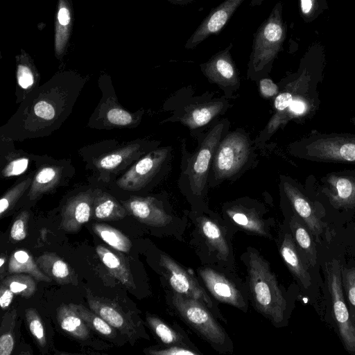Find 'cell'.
Returning a JSON list of instances; mask_svg holds the SVG:
<instances>
[{"label": "cell", "instance_id": "cell-1", "mask_svg": "<svg viewBox=\"0 0 355 355\" xmlns=\"http://www.w3.org/2000/svg\"><path fill=\"white\" fill-rule=\"evenodd\" d=\"M83 86L78 80L54 77L34 89L1 128V138L23 141L50 135L71 112Z\"/></svg>", "mask_w": 355, "mask_h": 355}, {"label": "cell", "instance_id": "cell-2", "mask_svg": "<svg viewBox=\"0 0 355 355\" xmlns=\"http://www.w3.org/2000/svg\"><path fill=\"white\" fill-rule=\"evenodd\" d=\"M248 271L249 290L257 310L274 324L282 322L286 301L268 263L259 253L250 250Z\"/></svg>", "mask_w": 355, "mask_h": 355}, {"label": "cell", "instance_id": "cell-3", "mask_svg": "<svg viewBox=\"0 0 355 355\" xmlns=\"http://www.w3.org/2000/svg\"><path fill=\"white\" fill-rule=\"evenodd\" d=\"M281 8V4H277L256 33L250 57L254 71L262 70L274 60L285 40L286 28L282 19Z\"/></svg>", "mask_w": 355, "mask_h": 355}, {"label": "cell", "instance_id": "cell-4", "mask_svg": "<svg viewBox=\"0 0 355 355\" xmlns=\"http://www.w3.org/2000/svg\"><path fill=\"white\" fill-rule=\"evenodd\" d=\"M172 304L182 318L211 344L225 343V331L200 302L175 292L172 295Z\"/></svg>", "mask_w": 355, "mask_h": 355}, {"label": "cell", "instance_id": "cell-5", "mask_svg": "<svg viewBox=\"0 0 355 355\" xmlns=\"http://www.w3.org/2000/svg\"><path fill=\"white\" fill-rule=\"evenodd\" d=\"M327 280L333 312L340 336L348 352L355 354V322L345 304L341 277V268L330 266L327 269Z\"/></svg>", "mask_w": 355, "mask_h": 355}, {"label": "cell", "instance_id": "cell-6", "mask_svg": "<svg viewBox=\"0 0 355 355\" xmlns=\"http://www.w3.org/2000/svg\"><path fill=\"white\" fill-rule=\"evenodd\" d=\"M214 171L218 178L230 177L245 163L249 155L247 138L239 132L227 135L216 150Z\"/></svg>", "mask_w": 355, "mask_h": 355}, {"label": "cell", "instance_id": "cell-7", "mask_svg": "<svg viewBox=\"0 0 355 355\" xmlns=\"http://www.w3.org/2000/svg\"><path fill=\"white\" fill-rule=\"evenodd\" d=\"M160 264L165 270L169 284L175 293L196 300L207 308L214 309L211 298L198 281L173 259L162 254Z\"/></svg>", "mask_w": 355, "mask_h": 355}, {"label": "cell", "instance_id": "cell-8", "mask_svg": "<svg viewBox=\"0 0 355 355\" xmlns=\"http://www.w3.org/2000/svg\"><path fill=\"white\" fill-rule=\"evenodd\" d=\"M168 150H153L136 162L116 182L117 185L126 191L140 190L157 173L165 161Z\"/></svg>", "mask_w": 355, "mask_h": 355}, {"label": "cell", "instance_id": "cell-9", "mask_svg": "<svg viewBox=\"0 0 355 355\" xmlns=\"http://www.w3.org/2000/svg\"><path fill=\"white\" fill-rule=\"evenodd\" d=\"M224 124H217L206 136L190 168L189 182L193 193L200 195L206 183L211 159L216 152Z\"/></svg>", "mask_w": 355, "mask_h": 355}, {"label": "cell", "instance_id": "cell-10", "mask_svg": "<svg viewBox=\"0 0 355 355\" xmlns=\"http://www.w3.org/2000/svg\"><path fill=\"white\" fill-rule=\"evenodd\" d=\"M199 275L216 299L242 310L246 309V301L242 293L230 278L209 267L200 268Z\"/></svg>", "mask_w": 355, "mask_h": 355}, {"label": "cell", "instance_id": "cell-11", "mask_svg": "<svg viewBox=\"0 0 355 355\" xmlns=\"http://www.w3.org/2000/svg\"><path fill=\"white\" fill-rule=\"evenodd\" d=\"M307 154L312 158L355 162V139L345 137H323L306 146Z\"/></svg>", "mask_w": 355, "mask_h": 355}, {"label": "cell", "instance_id": "cell-12", "mask_svg": "<svg viewBox=\"0 0 355 355\" xmlns=\"http://www.w3.org/2000/svg\"><path fill=\"white\" fill-rule=\"evenodd\" d=\"M87 300L92 311L110 326L133 340L137 333L135 326L130 318L117 304L107 299L94 295L89 289L87 290Z\"/></svg>", "mask_w": 355, "mask_h": 355}, {"label": "cell", "instance_id": "cell-13", "mask_svg": "<svg viewBox=\"0 0 355 355\" xmlns=\"http://www.w3.org/2000/svg\"><path fill=\"white\" fill-rule=\"evenodd\" d=\"M93 199L92 190L70 198L62 208L60 227L67 232H78L92 216Z\"/></svg>", "mask_w": 355, "mask_h": 355}, {"label": "cell", "instance_id": "cell-14", "mask_svg": "<svg viewBox=\"0 0 355 355\" xmlns=\"http://www.w3.org/2000/svg\"><path fill=\"white\" fill-rule=\"evenodd\" d=\"M244 0H226L203 20L185 44L193 49L209 36L219 32Z\"/></svg>", "mask_w": 355, "mask_h": 355}, {"label": "cell", "instance_id": "cell-15", "mask_svg": "<svg viewBox=\"0 0 355 355\" xmlns=\"http://www.w3.org/2000/svg\"><path fill=\"white\" fill-rule=\"evenodd\" d=\"M122 203L128 213L146 225L163 227L171 220V217L154 198L132 196Z\"/></svg>", "mask_w": 355, "mask_h": 355}, {"label": "cell", "instance_id": "cell-16", "mask_svg": "<svg viewBox=\"0 0 355 355\" xmlns=\"http://www.w3.org/2000/svg\"><path fill=\"white\" fill-rule=\"evenodd\" d=\"M202 70L210 80L220 85L232 86L238 83L236 68L228 49L213 56L202 66Z\"/></svg>", "mask_w": 355, "mask_h": 355}, {"label": "cell", "instance_id": "cell-17", "mask_svg": "<svg viewBox=\"0 0 355 355\" xmlns=\"http://www.w3.org/2000/svg\"><path fill=\"white\" fill-rule=\"evenodd\" d=\"M35 261L40 270L58 284H78L74 270L55 253L45 252L37 257Z\"/></svg>", "mask_w": 355, "mask_h": 355}, {"label": "cell", "instance_id": "cell-18", "mask_svg": "<svg viewBox=\"0 0 355 355\" xmlns=\"http://www.w3.org/2000/svg\"><path fill=\"white\" fill-rule=\"evenodd\" d=\"M284 192L298 216L315 236L322 233V225L304 195L288 182L284 183Z\"/></svg>", "mask_w": 355, "mask_h": 355}, {"label": "cell", "instance_id": "cell-19", "mask_svg": "<svg viewBox=\"0 0 355 355\" xmlns=\"http://www.w3.org/2000/svg\"><path fill=\"white\" fill-rule=\"evenodd\" d=\"M279 252L290 271L304 288H308L311 285V278L303 263L291 234H284L280 244Z\"/></svg>", "mask_w": 355, "mask_h": 355}, {"label": "cell", "instance_id": "cell-20", "mask_svg": "<svg viewBox=\"0 0 355 355\" xmlns=\"http://www.w3.org/2000/svg\"><path fill=\"white\" fill-rule=\"evenodd\" d=\"M63 175V168L52 164L43 166L34 175L29 188L28 197L35 200L55 189Z\"/></svg>", "mask_w": 355, "mask_h": 355}, {"label": "cell", "instance_id": "cell-21", "mask_svg": "<svg viewBox=\"0 0 355 355\" xmlns=\"http://www.w3.org/2000/svg\"><path fill=\"white\" fill-rule=\"evenodd\" d=\"M125 208L113 196L101 190L94 191L92 218L101 220H116L126 216Z\"/></svg>", "mask_w": 355, "mask_h": 355}, {"label": "cell", "instance_id": "cell-22", "mask_svg": "<svg viewBox=\"0 0 355 355\" xmlns=\"http://www.w3.org/2000/svg\"><path fill=\"white\" fill-rule=\"evenodd\" d=\"M96 252L114 277L130 289L136 288L130 268L122 257L100 245L96 246Z\"/></svg>", "mask_w": 355, "mask_h": 355}, {"label": "cell", "instance_id": "cell-23", "mask_svg": "<svg viewBox=\"0 0 355 355\" xmlns=\"http://www.w3.org/2000/svg\"><path fill=\"white\" fill-rule=\"evenodd\" d=\"M331 203L336 207H355V180L347 176L334 175L329 178Z\"/></svg>", "mask_w": 355, "mask_h": 355}, {"label": "cell", "instance_id": "cell-24", "mask_svg": "<svg viewBox=\"0 0 355 355\" xmlns=\"http://www.w3.org/2000/svg\"><path fill=\"white\" fill-rule=\"evenodd\" d=\"M57 320L60 328L78 340L89 337L90 328L69 304H62L57 309Z\"/></svg>", "mask_w": 355, "mask_h": 355}, {"label": "cell", "instance_id": "cell-25", "mask_svg": "<svg viewBox=\"0 0 355 355\" xmlns=\"http://www.w3.org/2000/svg\"><path fill=\"white\" fill-rule=\"evenodd\" d=\"M8 271L10 274L26 273L37 281L51 282L52 279L39 268L31 254L24 250L15 251L10 257Z\"/></svg>", "mask_w": 355, "mask_h": 355}, {"label": "cell", "instance_id": "cell-26", "mask_svg": "<svg viewBox=\"0 0 355 355\" xmlns=\"http://www.w3.org/2000/svg\"><path fill=\"white\" fill-rule=\"evenodd\" d=\"M222 102L202 104L189 110L182 118V122L190 128L206 125L223 110Z\"/></svg>", "mask_w": 355, "mask_h": 355}, {"label": "cell", "instance_id": "cell-27", "mask_svg": "<svg viewBox=\"0 0 355 355\" xmlns=\"http://www.w3.org/2000/svg\"><path fill=\"white\" fill-rule=\"evenodd\" d=\"M100 114L105 125L116 127L133 125L138 119V116L128 112L112 100H108L102 105Z\"/></svg>", "mask_w": 355, "mask_h": 355}, {"label": "cell", "instance_id": "cell-28", "mask_svg": "<svg viewBox=\"0 0 355 355\" xmlns=\"http://www.w3.org/2000/svg\"><path fill=\"white\" fill-rule=\"evenodd\" d=\"M227 214L238 226L247 231L261 235L266 234L263 221L252 210L234 207L227 210Z\"/></svg>", "mask_w": 355, "mask_h": 355}, {"label": "cell", "instance_id": "cell-29", "mask_svg": "<svg viewBox=\"0 0 355 355\" xmlns=\"http://www.w3.org/2000/svg\"><path fill=\"white\" fill-rule=\"evenodd\" d=\"M92 230L103 241L114 250L122 252H130L132 243L123 233L112 226L105 223H94Z\"/></svg>", "mask_w": 355, "mask_h": 355}, {"label": "cell", "instance_id": "cell-30", "mask_svg": "<svg viewBox=\"0 0 355 355\" xmlns=\"http://www.w3.org/2000/svg\"><path fill=\"white\" fill-rule=\"evenodd\" d=\"M139 148V144H130L103 155L98 159L96 166L99 169L105 171H113L128 160L132 159L138 153Z\"/></svg>", "mask_w": 355, "mask_h": 355}, {"label": "cell", "instance_id": "cell-31", "mask_svg": "<svg viewBox=\"0 0 355 355\" xmlns=\"http://www.w3.org/2000/svg\"><path fill=\"white\" fill-rule=\"evenodd\" d=\"M290 226L301 251L305 254L309 264L315 266L317 263V251L307 230L295 217L291 220Z\"/></svg>", "mask_w": 355, "mask_h": 355}, {"label": "cell", "instance_id": "cell-32", "mask_svg": "<svg viewBox=\"0 0 355 355\" xmlns=\"http://www.w3.org/2000/svg\"><path fill=\"white\" fill-rule=\"evenodd\" d=\"M202 234L209 244L223 257L230 254V249L220 227L211 220L203 218L200 221Z\"/></svg>", "mask_w": 355, "mask_h": 355}, {"label": "cell", "instance_id": "cell-33", "mask_svg": "<svg viewBox=\"0 0 355 355\" xmlns=\"http://www.w3.org/2000/svg\"><path fill=\"white\" fill-rule=\"evenodd\" d=\"M17 320L15 309L7 311L3 316L0 329V355H10L15 345L14 329Z\"/></svg>", "mask_w": 355, "mask_h": 355}, {"label": "cell", "instance_id": "cell-34", "mask_svg": "<svg viewBox=\"0 0 355 355\" xmlns=\"http://www.w3.org/2000/svg\"><path fill=\"white\" fill-rule=\"evenodd\" d=\"M1 284L8 286L15 295L29 298L37 289L35 278L30 275L16 273L1 280Z\"/></svg>", "mask_w": 355, "mask_h": 355}, {"label": "cell", "instance_id": "cell-35", "mask_svg": "<svg viewBox=\"0 0 355 355\" xmlns=\"http://www.w3.org/2000/svg\"><path fill=\"white\" fill-rule=\"evenodd\" d=\"M69 305L90 329L106 337L114 336V331L112 327L98 314L81 304H69Z\"/></svg>", "mask_w": 355, "mask_h": 355}, {"label": "cell", "instance_id": "cell-36", "mask_svg": "<svg viewBox=\"0 0 355 355\" xmlns=\"http://www.w3.org/2000/svg\"><path fill=\"white\" fill-rule=\"evenodd\" d=\"M17 84L19 97L17 102L24 101L34 89L38 82V76L35 75L33 69L27 64L21 63L17 65Z\"/></svg>", "mask_w": 355, "mask_h": 355}, {"label": "cell", "instance_id": "cell-37", "mask_svg": "<svg viewBox=\"0 0 355 355\" xmlns=\"http://www.w3.org/2000/svg\"><path fill=\"white\" fill-rule=\"evenodd\" d=\"M32 180L31 176L27 177L26 179L14 185L2 196L0 200L1 218L14 207L25 191L30 188Z\"/></svg>", "mask_w": 355, "mask_h": 355}, {"label": "cell", "instance_id": "cell-38", "mask_svg": "<svg viewBox=\"0 0 355 355\" xmlns=\"http://www.w3.org/2000/svg\"><path fill=\"white\" fill-rule=\"evenodd\" d=\"M30 159L21 153H12L6 156V162L1 166V176L10 178L24 173L28 167Z\"/></svg>", "mask_w": 355, "mask_h": 355}, {"label": "cell", "instance_id": "cell-39", "mask_svg": "<svg viewBox=\"0 0 355 355\" xmlns=\"http://www.w3.org/2000/svg\"><path fill=\"white\" fill-rule=\"evenodd\" d=\"M25 318L31 335L40 347H44L46 345L44 327L37 310L34 308L26 309Z\"/></svg>", "mask_w": 355, "mask_h": 355}, {"label": "cell", "instance_id": "cell-40", "mask_svg": "<svg viewBox=\"0 0 355 355\" xmlns=\"http://www.w3.org/2000/svg\"><path fill=\"white\" fill-rule=\"evenodd\" d=\"M146 319L151 329L164 343L175 344L182 340L180 335L159 318L148 315Z\"/></svg>", "mask_w": 355, "mask_h": 355}, {"label": "cell", "instance_id": "cell-41", "mask_svg": "<svg viewBox=\"0 0 355 355\" xmlns=\"http://www.w3.org/2000/svg\"><path fill=\"white\" fill-rule=\"evenodd\" d=\"M30 214L25 210L19 213L15 219L10 231V237L14 241H20L27 236Z\"/></svg>", "mask_w": 355, "mask_h": 355}, {"label": "cell", "instance_id": "cell-42", "mask_svg": "<svg viewBox=\"0 0 355 355\" xmlns=\"http://www.w3.org/2000/svg\"><path fill=\"white\" fill-rule=\"evenodd\" d=\"M341 277L352 309L353 317L355 318V267L341 268Z\"/></svg>", "mask_w": 355, "mask_h": 355}, {"label": "cell", "instance_id": "cell-43", "mask_svg": "<svg viewBox=\"0 0 355 355\" xmlns=\"http://www.w3.org/2000/svg\"><path fill=\"white\" fill-rule=\"evenodd\" d=\"M320 0H300V9L303 17L310 19L316 15Z\"/></svg>", "mask_w": 355, "mask_h": 355}, {"label": "cell", "instance_id": "cell-44", "mask_svg": "<svg viewBox=\"0 0 355 355\" xmlns=\"http://www.w3.org/2000/svg\"><path fill=\"white\" fill-rule=\"evenodd\" d=\"M148 354L153 355H196L198 353L179 346H172L159 350H150Z\"/></svg>", "mask_w": 355, "mask_h": 355}, {"label": "cell", "instance_id": "cell-45", "mask_svg": "<svg viewBox=\"0 0 355 355\" xmlns=\"http://www.w3.org/2000/svg\"><path fill=\"white\" fill-rule=\"evenodd\" d=\"M293 101V95L288 92L280 93L275 99L274 105L278 113L287 109Z\"/></svg>", "mask_w": 355, "mask_h": 355}, {"label": "cell", "instance_id": "cell-46", "mask_svg": "<svg viewBox=\"0 0 355 355\" xmlns=\"http://www.w3.org/2000/svg\"><path fill=\"white\" fill-rule=\"evenodd\" d=\"M259 89L263 96L268 98L277 94L278 87L269 78L261 79L259 82Z\"/></svg>", "mask_w": 355, "mask_h": 355}, {"label": "cell", "instance_id": "cell-47", "mask_svg": "<svg viewBox=\"0 0 355 355\" xmlns=\"http://www.w3.org/2000/svg\"><path fill=\"white\" fill-rule=\"evenodd\" d=\"M14 293L6 285L1 284L0 306L2 309H6L12 303Z\"/></svg>", "mask_w": 355, "mask_h": 355}, {"label": "cell", "instance_id": "cell-48", "mask_svg": "<svg viewBox=\"0 0 355 355\" xmlns=\"http://www.w3.org/2000/svg\"><path fill=\"white\" fill-rule=\"evenodd\" d=\"M70 13L67 8L60 6L58 12V20L60 25L67 26L70 21Z\"/></svg>", "mask_w": 355, "mask_h": 355}, {"label": "cell", "instance_id": "cell-49", "mask_svg": "<svg viewBox=\"0 0 355 355\" xmlns=\"http://www.w3.org/2000/svg\"><path fill=\"white\" fill-rule=\"evenodd\" d=\"M289 107L291 112L296 114H303L306 108L304 103L298 99L293 100Z\"/></svg>", "mask_w": 355, "mask_h": 355}, {"label": "cell", "instance_id": "cell-50", "mask_svg": "<svg viewBox=\"0 0 355 355\" xmlns=\"http://www.w3.org/2000/svg\"><path fill=\"white\" fill-rule=\"evenodd\" d=\"M6 257L4 254H1V258H0V269H1V277H2V274L3 272V268H4V265L5 263H6Z\"/></svg>", "mask_w": 355, "mask_h": 355}, {"label": "cell", "instance_id": "cell-51", "mask_svg": "<svg viewBox=\"0 0 355 355\" xmlns=\"http://www.w3.org/2000/svg\"><path fill=\"white\" fill-rule=\"evenodd\" d=\"M354 230H355V227H354Z\"/></svg>", "mask_w": 355, "mask_h": 355}]
</instances>
